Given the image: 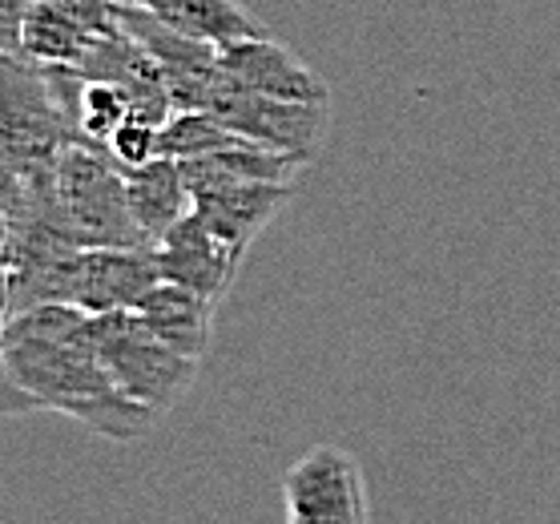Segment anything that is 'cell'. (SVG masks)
Wrapping results in <instances>:
<instances>
[{
	"label": "cell",
	"mask_w": 560,
	"mask_h": 524,
	"mask_svg": "<svg viewBox=\"0 0 560 524\" xmlns=\"http://www.w3.org/2000/svg\"><path fill=\"white\" fill-rule=\"evenodd\" d=\"M138 114V105L126 90H117L109 81L85 78V93H81V114H77V133L81 141L93 145H109L117 129L126 126L129 117Z\"/></svg>",
	"instance_id": "17"
},
{
	"label": "cell",
	"mask_w": 560,
	"mask_h": 524,
	"mask_svg": "<svg viewBox=\"0 0 560 524\" xmlns=\"http://www.w3.org/2000/svg\"><path fill=\"white\" fill-rule=\"evenodd\" d=\"M202 109L214 114L226 129L243 133L246 141L306 158V162L318 154V145L327 138V126H331V102H279V97H262V93L234 85L222 69H218V78L206 90Z\"/></svg>",
	"instance_id": "5"
},
{
	"label": "cell",
	"mask_w": 560,
	"mask_h": 524,
	"mask_svg": "<svg viewBox=\"0 0 560 524\" xmlns=\"http://www.w3.org/2000/svg\"><path fill=\"white\" fill-rule=\"evenodd\" d=\"M77 129L52 93L49 69L21 53H0V162L28 182H52Z\"/></svg>",
	"instance_id": "2"
},
{
	"label": "cell",
	"mask_w": 560,
	"mask_h": 524,
	"mask_svg": "<svg viewBox=\"0 0 560 524\" xmlns=\"http://www.w3.org/2000/svg\"><path fill=\"white\" fill-rule=\"evenodd\" d=\"M33 0H0V53H21V28Z\"/></svg>",
	"instance_id": "21"
},
{
	"label": "cell",
	"mask_w": 560,
	"mask_h": 524,
	"mask_svg": "<svg viewBox=\"0 0 560 524\" xmlns=\"http://www.w3.org/2000/svg\"><path fill=\"white\" fill-rule=\"evenodd\" d=\"M121 28V25H117ZM97 33L85 25H77L73 16L57 13L45 0H33L25 13V28H21V57L37 65H81L97 45Z\"/></svg>",
	"instance_id": "15"
},
{
	"label": "cell",
	"mask_w": 560,
	"mask_h": 524,
	"mask_svg": "<svg viewBox=\"0 0 560 524\" xmlns=\"http://www.w3.org/2000/svg\"><path fill=\"white\" fill-rule=\"evenodd\" d=\"M282 509H287V524H371L363 473L335 444L306 452L287 473Z\"/></svg>",
	"instance_id": "6"
},
{
	"label": "cell",
	"mask_w": 560,
	"mask_h": 524,
	"mask_svg": "<svg viewBox=\"0 0 560 524\" xmlns=\"http://www.w3.org/2000/svg\"><path fill=\"white\" fill-rule=\"evenodd\" d=\"M28 411H40V404L21 387V380L13 375L9 359L0 351V420H16V416H28Z\"/></svg>",
	"instance_id": "20"
},
{
	"label": "cell",
	"mask_w": 560,
	"mask_h": 524,
	"mask_svg": "<svg viewBox=\"0 0 560 524\" xmlns=\"http://www.w3.org/2000/svg\"><path fill=\"white\" fill-rule=\"evenodd\" d=\"M153 255H158L162 279L182 282V287H190L214 303H222V294L230 291V282L246 258L238 246H230L222 234L210 231V222L198 210L182 218L178 226L153 246Z\"/></svg>",
	"instance_id": "8"
},
{
	"label": "cell",
	"mask_w": 560,
	"mask_h": 524,
	"mask_svg": "<svg viewBox=\"0 0 560 524\" xmlns=\"http://www.w3.org/2000/svg\"><path fill=\"white\" fill-rule=\"evenodd\" d=\"M77 69L93 81H109L117 90H126L129 97H133V105H138V114L150 117L153 126H162V121L174 114V102H170L162 69H158V61L141 49L138 40L129 37L126 28H117V33L97 40L93 53L77 65Z\"/></svg>",
	"instance_id": "10"
},
{
	"label": "cell",
	"mask_w": 560,
	"mask_h": 524,
	"mask_svg": "<svg viewBox=\"0 0 560 524\" xmlns=\"http://www.w3.org/2000/svg\"><path fill=\"white\" fill-rule=\"evenodd\" d=\"M218 69L234 85L262 93V97H279V102H331V93H327V85H323L315 69H306L270 33L222 45L218 49Z\"/></svg>",
	"instance_id": "9"
},
{
	"label": "cell",
	"mask_w": 560,
	"mask_h": 524,
	"mask_svg": "<svg viewBox=\"0 0 560 524\" xmlns=\"http://www.w3.org/2000/svg\"><path fill=\"white\" fill-rule=\"evenodd\" d=\"M0 351L40 408L61 411L102 440L133 444L162 420L158 411L117 387L93 339V315L81 307L45 303L25 315H13Z\"/></svg>",
	"instance_id": "1"
},
{
	"label": "cell",
	"mask_w": 560,
	"mask_h": 524,
	"mask_svg": "<svg viewBox=\"0 0 560 524\" xmlns=\"http://www.w3.org/2000/svg\"><path fill=\"white\" fill-rule=\"evenodd\" d=\"M243 133H234L206 109H174L158 129V158H174V162H190V158L218 154L230 145H243Z\"/></svg>",
	"instance_id": "16"
},
{
	"label": "cell",
	"mask_w": 560,
	"mask_h": 524,
	"mask_svg": "<svg viewBox=\"0 0 560 524\" xmlns=\"http://www.w3.org/2000/svg\"><path fill=\"white\" fill-rule=\"evenodd\" d=\"M158 129H162V126H153L150 117L133 114L126 126L109 138V145H105V150L114 154V162L121 170L145 166V162H153V158H158Z\"/></svg>",
	"instance_id": "18"
},
{
	"label": "cell",
	"mask_w": 560,
	"mask_h": 524,
	"mask_svg": "<svg viewBox=\"0 0 560 524\" xmlns=\"http://www.w3.org/2000/svg\"><path fill=\"white\" fill-rule=\"evenodd\" d=\"M4 251H9V214L0 206V270H4Z\"/></svg>",
	"instance_id": "22"
},
{
	"label": "cell",
	"mask_w": 560,
	"mask_h": 524,
	"mask_svg": "<svg viewBox=\"0 0 560 524\" xmlns=\"http://www.w3.org/2000/svg\"><path fill=\"white\" fill-rule=\"evenodd\" d=\"M93 339L117 387L158 416H166L198 380V359L158 339L138 311L93 315Z\"/></svg>",
	"instance_id": "4"
},
{
	"label": "cell",
	"mask_w": 560,
	"mask_h": 524,
	"mask_svg": "<svg viewBox=\"0 0 560 524\" xmlns=\"http://www.w3.org/2000/svg\"><path fill=\"white\" fill-rule=\"evenodd\" d=\"M126 194L129 210L138 218L141 234L150 238V246L162 243L182 218L194 210L190 186H186L182 166L174 158H153L145 166L126 170Z\"/></svg>",
	"instance_id": "13"
},
{
	"label": "cell",
	"mask_w": 560,
	"mask_h": 524,
	"mask_svg": "<svg viewBox=\"0 0 560 524\" xmlns=\"http://www.w3.org/2000/svg\"><path fill=\"white\" fill-rule=\"evenodd\" d=\"M45 4H52L65 16H73L77 25H85L97 37L117 33V13H121L117 0H45Z\"/></svg>",
	"instance_id": "19"
},
{
	"label": "cell",
	"mask_w": 560,
	"mask_h": 524,
	"mask_svg": "<svg viewBox=\"0 0 560 524\" xmlns=\"http://www.w3.org/2000/svg\"><path fill=\"white\" fill-rule=\"evenodd\" d=\"M150 13L162 16L166 25L182 28L186 37H198L206 45H218V49L230 40L267 33L238 0H150Z\"/></svg>",
	"instance_id": "14"
},
{
	"label": "cell",
	"mask_w": 560,
	"mask_h": 524,
	"mask_svg": "<svg viewBox=\"0 0 560 524\" xmlns=\"http://www.w3.org/2000/svg\"><path fill=\"white\" fill-rule=\"evenodd\" d=\"M52 190L81 246H150L129 210L126 170L117 166L105 145L73 141L57 162Z\"/></svg>",
	"instance_id": "3"
},
{
	"label": "cell",
	"mask_w": 560,
	"mask_h": 524,
	"mask_svg": "<svg viewBox=\"0 0 560 524\" xmlns=\"http://www.w3.org/2000/svg\"><path fill=\"white\" fill-rule=\"evenodd\" d=\"M162 282L158 255L150 246H85L73 263L69 307L85 315L133 311Z\"/></svg>",
	"instance_id": "7"
},
{
	"label": "cell",
	"mask_w": 560,
	"mask_h": 524,
	"mask_svg": "<svg viewBox=\"0 0 560 524\" xmlns=\"http://www.w3.org/2000/svg\"><path fill=\"white\" fill-rule=\"evenodd\" d=\"M291 198V186H275V182H234V186H218V190L194 194V210L210 222V231L222 234L230 246L250 251L255 238L270 226V218L279 214L282 202Z\"/></svg>",
	"instance_id": "11"
},
{
	"label": "cell",
	"mask_w": 560,
	"mask_h": 524,
	"mask_svg": "<svg viewBox=\"0 0 560 524\" xmlns=\"http://www.w3.org/2000/svg\"><path fill=\"white\" fill-rule=\"evenodd\" d=\"M121 9H150V0H117Z\"/></svg>",
	"instance_id": "23"
},
{
	"label": "cell",
	"mask_w": 560,
	"mask_h": 524,
	"mask_svg": "<svg viewBox=\"0 0 560 524\" xmlns=\"http://www.w3.org/2000/svg\"><path fill=\"white\" fill-rule=\"evenodd\" d=\"M133 311L158 339H166L174 351L202 363V356L210 351V339H214V299H206V294L190 291L182 282L162 279Z\"/></svg>",
	"instance_id": "12"
}]
</instances>
